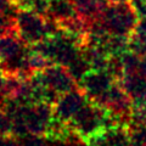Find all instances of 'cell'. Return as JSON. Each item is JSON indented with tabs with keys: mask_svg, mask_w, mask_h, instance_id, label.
<instances>
[{
	"mask_svg": "<svg viewBox=\"0 0 146 146\" xmlns=\"http://www.w3.org/2000/svg\"><path fill=\"white\" fill-rule=\"evenodd\" d=\"M89 100L79 85L76 89L61 94L57 101L54 104V116L63 122H71L77 112L88 102Z\"/></svg>",
	"mask_w": 146,
	"mask_h": 146,
	"instance_id": "cell-6",
	"label": "cell"
},
{
	"mask_svg": "<svg viewBox=\"0 0 146 146\" xmlns=\"http://www.w3.org/2000/svg\"><path fill=\"white\" fill-rule=\"evenodd\" d=\"M45 136H36V135H28L23 139L21 146H49Z\"/></svg>",
	"mask_w": 146,
	"mask_h": 146,
	"instance_id": "cell-15",
	"label": "cell"
},
{
	"mask_svg": "<svg viewBox=\"0 0 146 146\" xmlns=\"http://www.w3.org/2000/svg\"><path fill=\"white\" fill-rule=\"evenodd\" d=\"M76 13L77 12L71 0H50L49 16L57 21V23L74 16Z\"/></svg>",
	"mask_w": 146,
	"mask_h": 146,
	"instance_id": "cell-10",
	"label": "cell"
},
{
	"mask_svg": "<svg viewBox=\"0 0 146 146\" xmlns=\"http://www.w3.org/2000/svg\"><path fill=\"white\" fill-rule=\"evenodd\" d=\"M3 78V71H1V66H0V79Z\"/></svg>",
	"mask_w": 146,
	"mask_h": 146,
	"instance_id": "cell-20",
	"label": "cell"
},
{
	"mask_svg": "<svg viewBox=\"0 0 146 146\" xmlns=\"http://www.w3.org/2000/svg\"><path fill=\"white\" fill-rule=\"evenodd\" d=\"M139 74L146 77V55L140 56V63H139Z\"/></svg>",
	"mask_w": 146,
	"mask_h": 146,
	"instance_id": "cell-18",
	"label": "cell"
},
{
	"mask_svg": "<svg viewBox=\"0 0 146 146\" xmlns=\"http://www.w3.org/2000/svg\"><path fill=\"white\" fill-rule=\"evenodd\" d=\"M1 82H3V78L0 79V108L3 107L4 102H5V95H4V91H3V88H1Z\"/></svg>",
	"mask_w": 146,
	"mask_h": 146,
	"instance_id": "cell-19",
	"label": "cell"
},
{
	"mask_svg": "<svg viewBox=\"0 0 146 146\" xmlns=\"http://www.w3.org/2000/svg\"><path fill=\"white\" fill-rule=\"evenodd\" d=\"M116 79L107 71L90 70L79 80V88L85 93L89 101L95 102L113 85Z\"/></svg>",
	"mask_w": 146,
	"mask_h": 146,
	"instance_id": "cell-7",
	"label": "cell"
},
{
	"mask_svg": "<svg viewBox=\"0 0 146 146\" xmlns=\"http://www.w3.org/2000/svg\"><path fill=\"white\" fill-rule=\"evenodd\" d=\"M121 60L124 70V74H133V73H139V63L140 56L133 52L131 50H127L125 52L121 55Z\"/></svg>",
	"mask_w": 146,
	"mask_h": 146,
	"instance_id": "cell-12",
	"label": "cell"
},
{
	"mask_svg": "<svg viewBox=\"0 0 146 146\" xmlns=\"http://www.w3.org/2000/svg\"><path fill=\"white\" fill-rule=\"evenodd\" d=\"M49 1H50V0H49Z\"/></svg>",
	"mask_w": 146,
	"mask_h": 146,
	"instance_id": "cell-21",
	"label": "cell"
},
{
	"mask_svg": "<svg viewBox=\"0 0 146 146\" xmlns=\"http://www.w3.org/2000/svg\"><path fill=\"white\" fill-rule=\"evenodd\" d=\"M16 33L28 46L42 42L49 36L46 16L38 15L27 9H20L16 16Z\"/></svg>",
	"mask_w": 146,
	"mask_h": 146,
	"instance_id": "cell-3",
	"label": "cell"
},
{
	"mask_svg": "<svg viewBox=\"0 0 146 146\" xmlns=\"http://www.w3.org/2000/svg\"><path fill=\"white\" fill-rule=\"evenodd\" d=\"M78 15L91 25L100 17L104 0H71Z\"/></svg>",
	"mask_w": 146,
	"mask_h": 146,
	"instance_id": "cell-9",
	"label": "cell"
},
{
	"mask_svg": "<svg viewBox=\"0 0 146 146\" xmlns=\"http://www.w3.org/2000/svg\"><path fill=\"white\" fill-rule=\"evenodd\" d=\"M67 68L70 70V72L72 73V76L74 77L76 80L78 82V83H79V80L84 77L85 73H88V72L91 70L89 62H88V60L85 58V56L83 55V52H80L79 56L77 57L76 60L73 61Z\"/></svg>",
	"mask_w": 146,
	"mask_h": 146,
	"instance_id": "cell-11",
	"label": "cell"
},
{
	"mask_svg": "<svg viewBox=\"0 0 146 146\" xmlns=\"http://www.w3.org/2000/svg\"><path fill=\"white\" fill-rule=\"evenodd\" d=\"M0 146H21L20 139L12 134H0Z\"/></svg>",
	"mask_w": 146,
	"mask_h": 146,
	"instance_id": "cell-16",
	"label": "cell"
},
{
	"mask_svg": "<svg viewBox=\"0 0 146 146\" xmlns=\"http://www.w3.org/2000/svg\"><path fill=\"white\" fill-rule=\"evenodd\" d=\"M70 124L78 134L82 143L88 146L105 129L117 125L106 108L91 101H88L77 112Z\"/></svg>",
	"mask_w": 146,
	"mask_h": 146,
	"instance_id": "cell-1",
	"label": "cell"
},
{
	"mask_svg": "<svg viewBox=\"0 0 146 146\" xmlns=\"http://www.w3.org/2000/svg\"><path fill=\"white\" fill-rule=\"evenodd\" d=\"M49 6H50L49 0H32L29 10L34 11L35 13H38V15L48 16L49 15Z\"/></svg>",
	"mask_w": 146,
	"mask_h": 146,
	"instance_id": "cell-13",
	"label": "cell"
},
{
	"mask_svg": "<svg viewBox=\"0 0 146 146\" xmlns=\"http://www.w3.org/2000/svg\"><path fill=\"white\" fill-rule=\"evenodd\" d=\"M100 21L112 35L130 36L139 22V16L129 0H104Z\"/></svg>",
	"mask_w": 146,
	"mask_h": 146,
	"instance_id": "cell-2",
	"label": "cell"
},
{
	"mask_svg": "<svg viewBox=\"0 0 146 146\" xmlns=\"http://www.w3.org/2000/svg\"><path fill=\"white\" fill-rule=\"evenodd\" d=\"M140 18H146V0H129Z\"/></svg>",
	"mask_w": 146,
	"mask_h": 146,
	"instance_id": "cell-17",
	"label": "cell"
},
{
	"mask_svg": "<svg viewBox=\"0 0 146 146\" xmlns=\"http://www.w3.org/2000/svg\"><path fill=\"white\" fill-rule=\"evenodd\" d=\"M12 130V118L0 108V134H11Z\"/></svg>",
	"mask_w": 146,
	"mask_h": 146,
	"instance_id": "cell-14",
	"label": "cell"
},
{
	"mask_svg": "<svg viewBox=\"0 0 146 146\" xmlns=\"http://www.w3.org/2000/svg\"><path fill=\"white\" fill-rule=\"evenodd\" d=\"M36 73L42 79L43 84L58 95L71 91L78 86V82L72 76L70 70L66 66L58 63H51L45 70Z\"/></svg>",
	"mask_w": 146,
	"mask_h": 146,
	"instance_id": "cell-5",
	"label": "cell"
},
{
	"mask_svg": "<svg viewBox=\"0 0 146 146\" xmlns=\"http://www.w3.org/2000/svg\"><path fill=\"white\" fill-rule=\"evenodd\" d=\"M17 113L23 119L29 135L45 136L50 123L54 119L52 105L44 101L22 106Z\"/></svg>",
	"mask_w": 146,
	"mask_h": 146,
	"instance_id": "cell-4",
	"label": "cell"
},
{
	"mask_svg": "<svg viewBox=\"0 0 146 146\" xmlns=\"http://www.w3.org/2000/svg\"><path fill=\"white\" fill-rule=\"evenodd\" d=\"M89 146H131L127 125H115L105 129Z\"/></svg>",
	"mask_w": 146,
	"mask_h": 146,
	"instance_id": "cell-8",
	"label": "cell"
}]
</instances>
